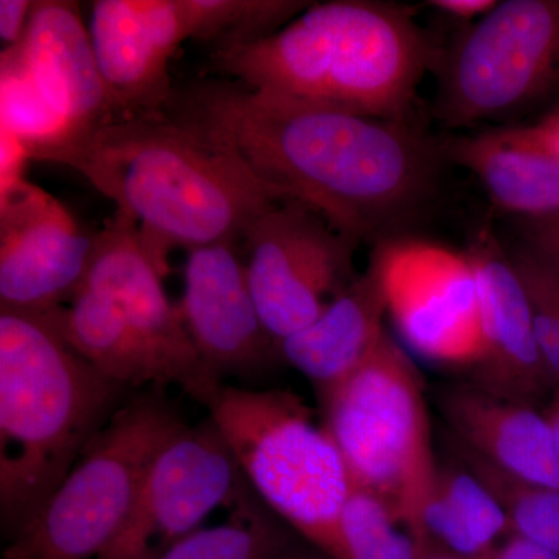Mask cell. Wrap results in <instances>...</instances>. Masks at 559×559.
<instances>
[{
  "label": "cell",
  "instance_id": "cell-1",
  "mask_svg": "<svg viewBox=\"0 0 559 559\" xmlns=\"http://www.w3.org/2000/svg\"><path fill=\"white\" fill-rule=\"evenodd\" d=\"M164 112L359 245L407 237L436 197L441 143L407 120L294 100L229 79L176 87Z\"/></svg>",
  "mask_w": 559,
  "mask_h": 559
},
{
  "label": "cell",
  "instance_id": "cell-2",
  "mask_svg": "<svg viewBox=\"0 0 559 559\" xmlns=\"http://www.w3.org/2000/svg\"><path fill=\"white\" fill-rule=\"evenodd\" d=\"M68 165L138 226L162 277L168 253L237 245L283 191L257 178L231 151L165 112L120 117L33 150Z\"/></svg>",
  "mask_w": 559,
  "mask_h": 559
},
{
  "label": "cell",
  "instance_id": "cell-3",
  "mask_svg": "<svg viewBox=\"0 0 559 559\" xmlns=\"http://www.w3.org/2000/svg\"><path fill=\"white\" fill-rule=\"evenodd\" d=\"M437 53L395 3H311L267 38L212 53L223 79L374 119L406 120Z\"/></svg>",
  "mask_w": 559,
  "mask_h": 559
},
{
  "label": "cell",
  "instance_id": "cell-4",
  "mask_svg": "<svg viewBox=\"0 0 559 559\" xmlns=\"http://www.w3.org/2000/svg\"><path fill=\"white\" fill-rule=\"evenodd\" d=\"M130 392L64 340L51 311H0V521L7 539L38 516Z\"/></svg>",
  "mask_w": 559,
  "mask_h": 559
},
{
  "label": "cell",
  "instance_id": "cell-5",
  "mask_svg": "<svg viewBox=\"0 0 559 559\" xmlns=\"http://www.w3.org/2000/svg\"><path fill=\"white\" fill-rule=\"evenodd\" d=\"M202 406L257 496L329 559H342L353 481L340 448L290 390L221 384Z\"/></svg>",
  "mask_w": 559,
  "mask_h": 559
},
{
  "label": "cell",
  "instance_id": "cell-6",
  "mask_svg": "<svg viewBox=\"0 0 559 559\" xmlns=\"http://www.w3.org/2000/svg\"><path fill=\"white\" fill-rule=\"evenodd\" d=\"M319 401L323 428L340 448L353 487L380 496L417 538L439 465L409 356L385 331L366 362Z\"/></svg>",
  "mask_w": 559,
  "mask_h": 559
},
{
  "label": "cell",
  "instance_id": "cell-7",
  "mask_svg": "<svg viewBox=\"0 0 559 559\" xmlns=\"http://www.w3.org/2000/svg\"><path fill=\"white\" fill-rule=\"evenodd\" d=\"M160 390L130 395L3 559H97L119 535L162 448L186 428Z\"/></svg>",
  "mask_w": 559,
  "mask_h": 559
},
{
  "label": "cell",
  "instance_id": "cell-8",
  "mask_svg": "<svg viewBox=\"0 0 559 559\" xmlns=\"http://www.w3.org/2000/svg\"><path fill=\"white\" fill-rule=\"evenodd\" d=\"M436 109L450 128L500 119L559 83V0H506L437 57Z\"/></svg>",
  "mask_w": 559,
  "mask_h": 559
},
{
  "label": "cell",
  "instance_id": "cell-9",
  "mask_svg": "<svg viewBox=\"0 0 559 559\" xmlns=\"http://www.w3.org/2000/svg\"><path fill=\"white\" fill-rule=\"evenodd\" d=\"M240 242L250 293L275 344L314 322L359 275V242L297 200L261 213Z\"/></svg>",
  "mask_w": 559,
  "mask_h": 559
},
{
  "label": "cell",
  "instance_id": "cell-10",
  "mask_svg": "<svg viewBox=\"0 0 559 559\" xmlns=\"http://www.w3.org/2000/svg\"><path fill=\"white\" fill-rule=\"evenodd\" d=\"M371 259L380 266L388 314L407 347L440 366L474 369L484 340L468 253L407 235L374 246Z\"/></svg>",
  "mask_w": 559,
  "mask_h": 559
},
{
  "label": "cell",
  "instance_id": "cell-11",
  "mask_svg": "<svg viewBox=\"0 0 559 559\" xmlns=\"http://www.w3.org/2000/svg\"><path fill=\"white\" fill-rule=\"evenodd\" d=\"M245 474L212 418L187 425L151 463L119 535L97 559H159L246 487Z\"/></svg>",
  "mask_w": 559,
  "mask_h": 559
},
{
  "label": "cell",
  "instance_id": "cell-12",
  "mask_svg": "<svg viewBox=\"0 0 559 559\" xmlns=\"http://www.w3.org/2000/svg\"><path fill=\"white\" fill-rule=\"evenodd\" d=\"M95 235L27 180L0 193V311L44 314L70 304L86 277Z\"/></svg>",
  "mask_w": 559,
  "mask_h": 559
},
{
  "label": "cell",
  "instance_id": "cell-13",
  "mask_svg": "<svg viewBox=\"0 0 559 559\" xmlns=\"http://www.w3.org/2000/svg\"><path fill=\"white\" fill-rule=\"evenodd\" d=\"M90 33L98 69L119 117L164 112L170 100V61L197 40L194 0H95Z\"/></svg>",
  "mask_w": 559,
  "mask_h": 559
},
{
  "label": "cell",
  "instance_id": "cell-14",
  "mask_svg": "<svg viewBox=\"0 0 559 559\" xmlns=\"http://www.w3.org/2000/svg\"><path fill=\"white\" fill-rule=\"evenodd\" d=\"M178 310L202 364L219 381L259 378L278 362L277 344L261 322L237 245L187 252Z\"/></svg>",
  "mask_w": 559,
  "mask_h": 559
},
{
  "label": "cell",
  "instance_id": "cell-15",
  "mask_svg": "<svg viewBox=\"0 0 559 559\" xmlns=\"http://www.w3.org/2000/svg\"><path fill=\"white\" fill-rule=\"evenodd\" d=\"M468 253L480 296L484 349L474 366L476 388L533 407L557 385L540 353L532 311L509 250L481 230Z\"/></svg>",
  "mask_w": 559,
  "mask_h": 559
},
{
  "label": "cell",
  "instance_id": "cell-16",
  "mask_svg": "<svg viewBox=\"0 0 559 559\" xmlns=\"http://www.w3.org/2000/svg\"><path fill=\"white\" fill-rule=\"evenodd\" d=\"M160 272L143 248L138 226L116 213L95 235L86 277L80 288L102 290L119 307L123 318L148 340L182 374L183 393L201 403L221 384L198 355L178 307L162 285Z\"/></svg>",
  "mask_w": 559,
  "mask_h": 559
},
{
  "label": "cell",
  "instance_id": "cell-17",
  "mask_svg": "<svg viewBox=\"0 0 559 559\" xmlns=\"http://www.w3.org/2000/svg\"><path fill=\"white\" fill-rule=\"evenodd\" d=\"M2 53L27 73L70 134L120 119L76 2L36 0L20 44Z\"/></svg>",
  "mask_w": 559,
  "mask_h": 559
},
{
  "label": "cell",
  "instance_id": "cell-18",
  "mask_svg": "<svg viewBox=\"0 0 559 559\" xmlns=\"http://www.w3.org/2000/svg\"><path fill=\"white\" fill-rule=\"evenodd\" d=\"M454 440L514 479L559 491V452L546 417L474 384L440 393Z\"/></svg>",
  "mask_w": 559,
  "mask_h": 559
},
{
  "label": "cell",
  "instance_id": "cell-19",
  "mask_svg": "<svg viewBox=\"0 0 559 559\" xmlns=\"http://www.w3.org/2000/svg\"><path fill=\"white\" fill-rule=\"evenodd\" d=\"M388 314L380 266L371 259L314 322L277 344L280 360L299 370L322 396L348 378L384 336Z\"/></svg>",
  "mask_w": 559,
  "mask_h": 559
},
{
  "label": "cell",
  "instance_id": "cell-20",
  "mask_svg": "<svg viewBox=\"0 0 559 559\" xmlns=\"http://www.w3.org/2000/svg\"><path fill=\"white\" fill-rule=\"evenodd\" d=\"M64 340L110 380L130 390L168 385L182 377L164 355L130 325L102 290L80 288L69 307L51 311Z\"/></svg>",
  "mask_w": 559,
  "mask_h": 559
},
{
  "label": "cell",
  "instance_id": "cell-21",
  "mask_svg": "<svg viewBox=\"0 0 559 559\" xmlns=\"http://www.w3.org/2000/svg\"><path fill=\"white\" fill-rule=\"evenodd\" d=\"M509 536V518L491 491L462 463L439 466L419 514L421 550L484 559Z\"/></svg>",
  "mask_w": 559,
  "mask_h": 559
},
{
  "label": "cell",
  "instance_id": "cell-22",
  "mask_svg": "<svg viewBox=\"0 0 559 559\" xmlns=\"http://www.w3.org/2000/svg\"><path fill=\"white\" fill-rule=\"evenodd\" d=\"M441 153L473 173L503 212L516 216L559 212L558 162L511 145L498 130L443 140Z\"/></svg>",
  "mask_w": 559,
  "mask_h": 559
},
{
  "label": "cell",
  "instance_id": "cell-23",
  "mask_svg": "<svg viewBox=\"0 0 559 559\" xmlns=\"http://www.w3.org/2000/svg\"><path fill=\"white\" fill-rule=\"evenodd\" d=\"M323 555L280 520L249 481L226 522L201 527L159 559H319ZM325 558V557H323Z\"/></svg>",
  "mask_w": 559,
  "mask_h": 559
},
{
  "label": "cell",
  "instance_id": "cell-24",
  "mask_svg": "<svg viewBox=\"0 0 559 559\" xmlns=\"http://www.w3.org/2000/svg\"><path fill=\"white\" fill-rule=\"evenodd\" d=\"M459 462L498 499L510 522V536H520L559 558V491L525 484L503 473L476 452L452 441Z\"/></svg>",
  "mask_w": 559,
  "mask_h": 559
},
{
  "label": "cell",
  "instance_id": "cell-25",
  "mask_svg": "<svg viewBox=\"0 0 559 559\" xmlns=\"http://www.w3.org/2000/svg\"><path fill=\"white\" fill-rule=\"evenodd\" d=\"M304 0H197L198 43L215 51L248 46L282 31L310 7Z\"/></svg>",
  "mask_w": 559,
  "mask_h": 559
},
{
  "label": "cell",
  "instance_id": "cell-26",
  "mask_svg": "<svg viewBox=\"0 0 559 559\" xmlns=\"http://www.w3.org/2000/svg\"><path fill=\"white\" fill-rule=\"evenodd\" d=\"M417 538L388 503L353 487L342 514V559H418Z\"/></svg>",
  "mask_w": 559,
  "mask_h": 559
},
{
  "label": "cell",
  "instance_id": "cell-27",
  "mask_svg": "<svg viewBox=\"0 0 559 559\" xmlns=\"http://www.w3.org/2000/svg\"><path fill=\"white\" fill-rule=\"evenodd\" d=\"M0 128L21 139L28 156L70 134V127L55 112L13 58H0Z\"/></svg>",
  "mask_w": 559,
  "mask_h": 559
},
{
  "label": "cell",
  "instance_id": "cell-28",
  "mask_svg": "<svg viewBox=\"0 0 559 559\" xmlns=\"http://www.w3.org/2000/svg\"><path fill=\"white\" fill-rule=\"evenodd\" d=\"M509 255L527 296L540 353L559 384V270L524 245Z\"/></svg>",
  "mask_w": 559,
  "mask_h": 559
},
{
  "label": "cell",
  "instance_id": "cell-29",
  "mask_svg": "<svg viewBox=\"0 0 559 559\" xmlns=\"http://www.w3.org/2000/svg\"><path fill=\"white\" fill-rule=\"evenodd\" d=\"M498 132L511 145L559 164V109L528 127L503 128Z\"/></svg>",
  "mask_w": 559,
  "mask_h": 559
},
{
  "label": "cell",
  "instance_id": "cell-30",
  "mask_svg": "<svg viewBox=\"0 0 559 559\" xmlns=\"http://www.w3.org/2000/svg\"><path fill=\"white\" fill-rule=\"evenodd\" d=\"M522 245L535 250L559 270V212L518 216Z\"/></svg>",
  "mask_w": 559,
  "mask_h": 559
},
{
  "label": "cell",
  "instance_id": "cell-31",
  "mask_svg": "<svg viewBox=\"0 0 559 559\" xmlns=\"http://www.w3.org/2000/svg\"><path fill=\"white\" fill-rule=\"evenodd\" d=\"M0 193H3L25 180V162L31 156L21 139L5 128H0Z\"/></svg>",
  "mask_w": 559,
  "mask_h": 559
},
{
  "label": "cell",
  "instance_id": "cell-32",
  "mask_svg": "<svg viewBox=\"0 0 559 559\" xmlns=\"http://www.w3.org/2000/svg\"><path fill=\"white\" fill-rule=\"evenodd\" d=\"M35 2L31 0H0V38L3 50L20 44L27 31Z\"/></svg>",
  "mask_w": 559,
  "mask_h": 559
},
{
  "label": "cell",
  "instance_id": "cell-33",
  "mask_svg": "<svg viewBox=\"0 0 559 559\" xmlns=\"http://www.w3.org/2000/svg\"><path fill=\"white\" fill-rule=\"evenodd\" d=\"M429 5L448 14L452 20L469 22L479 21L495 9L498 2L496 0H432Z\"/></svg>",
  "mask_w": 559,
  "mask_h": 559
},
{
  "label": "cell",
  "instance_id": "cell-34",
  "mask_svg": "<svg viewBox=\"0 0 559 559\" xmlns=\"http://www.w3.org/2000/svg\"><path fill=\"white\" fill-rule=\"evenodd\" d=\"M488 559H559L543 547L522 539L520 536H509L491 551Z\"/></svg>",
  "mask_w": 559,
  "mask_h": 559
},
{
  "label": "cell",
  "instance_id": "cell-35",
  "mask_svg": "<svg viewBox=\"0 0 559 559\" xmlns=\"http://www.w3.org/2000/svg\"><path fill=\"white\" fill-rule=\"evenodd\" d=\"M547 423H549L551 436H554L555 447L559 452V399L551 404L550 411L546 415Z\"/></svg>",
  "mask_w": 559,
  "mask_h": 559
},
{
  "label": "cell",
  "instance_id": "cell-36",
  "mask_svg": "<svg viewBox=\"0 0 559 559\" xmlns=\"http://www.w3.org/2000/svg\"><path fill=\"white\" fill-rule=\"evenodd\" d=\"M418 559H466V558L454 557V555L443 554V551L421 550V555H419ZM484 559H488V557L484 558Z\"/></svg>",
  "mask_w": 559,
  "mask_h": 559
}]
</instances>
